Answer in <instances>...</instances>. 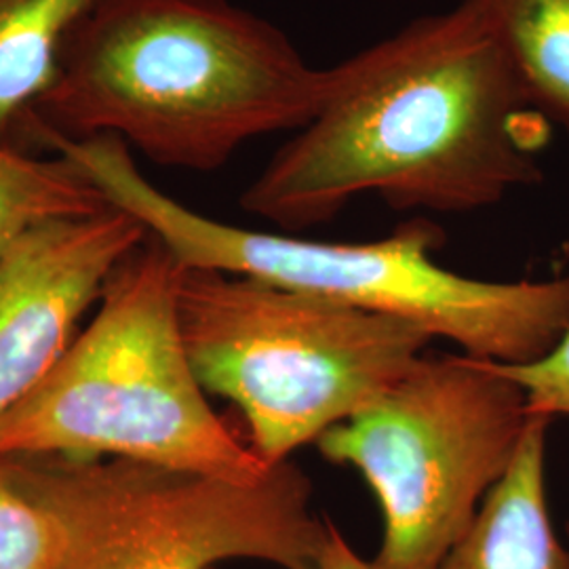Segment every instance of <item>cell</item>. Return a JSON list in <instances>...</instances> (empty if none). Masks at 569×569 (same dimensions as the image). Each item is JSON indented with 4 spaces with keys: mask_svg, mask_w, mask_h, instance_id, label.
<instances>
[{
    "mask_svg": "<svg viewBox=\"0 0 569 569\" xmlns=\"http://www.w3.org/2000/svg\"><path fill=\"white\" fill-rule=\"evenodd\" d=\"M178 315L201 387L239 407L266 467L378 401L432 340L397 317L183 266Z\"/></svg>",
    "mask_w": 569,
    "mask_h": 569,
    "instance_id": "obj_5",
    "label": "cell"
},
{
    "mask_svg": "<svg viewBox=\"0 0 569 569\" xmlns=\"http://www.w3.org/2000/svg\"><path fill=\"white\" fill-rule=\"evenodd\" d=\"M148 232L117 207L28 230L0 258V418L41 385Z\"/></svg>",
    "mask_w": 569,
    "mask_h": 569,
    "instance_id": "obj_8",
    "label": "cell"
},
{
    "mask_svg": "<svg viewBox=\"0 0 569 569\" xmlns=\"http://www.w3.org/2000/svg\"><path fill=\"white\" fill-rule=\"evenodd\" d=\"M326 91L327 68L230 0H96L61 44L30 142L110 136L207 173L251 140L302 129Z\"/></svg>",
    "mask_w": 569,
    "mask_h": 569,
    "instance_id": "obj_2",
    "label": "cell"
},
{
    "mask_svg": "<svg viewBox=\"0 0 569 569\" xmlns=\"http://www.w3.org/2000/svg\"><path fill=\"white\" fill-rule=\"evenodd\" d=\"M319 569H371V566L359 552H355L346 542L345 536L331 526L326 549L319 559Z\"/></svg>",
    "mask_w": 569,
    "mask_h": 569,
    "instance_id": "obj_15",
    "label": "cell"
},
{
    "mask_svg": "<svg viewBox=\"0 0 569 569\" xmlns=\"http://www.w3.org/2000/svg\"><path fill=\"white\" fill-rule=\"evenodd\" d=\"M44 148L77 164L108 203L133 216L183 268L251 277L397 317L500 366L536 363L569 331V272L509 283L465 277L435 260L443 232L428 220L367 243L249 230L164 194L119 138L47 136Z\"/></svg>",
    "mask_w": 569,
    "mask_h": 569,
    "instance_id": "obj_3",
    "label": "cell"
},
{
    "mask_svg": "<svg viewBox=\"0 0 569 569\" xmlns=\"http://www.w3.org/2000/svg\"><path fill=\"white\" fill-rule=\"evenodd\" d=\"M60 550L56 515L0 462V569H56Z\"/></svg>",
    "mask_w": 569,
    "mask_h": 569,
    "instance_id": "obj_13",
    "label": "cell"
},
{
    "mask_svg": "<svg viewBox=\"0 0 569 569\" xmlns=\"http://www.w3.org/2000/svg\"><path fill=\"white\" fill-rule=\"evenodd\" d=\"M566 531H568V538H569V519H568V526H566Z\"/></svg>",
    "mask_w": 569,
    "mask_h": 569,
    "instance_id": "obj_16",
    "label": "cell"
},
{
    "mask_svg": "<svg viewBox=\"0 0 569 569\" xmlns=\"http://www.w3.org/2000/svg\"><path fill=\"white\" fill-rule=\"evenodd\" d=\"M488 21L529 106L569 136V0H467Z\"/></svg>",
    "mask_w": 569,
    "mask_h": 569,
    "instance_id": "obj_11",
    "label": "cell"
},
{
    "mask_svg": "<svg viewBox=\"0 0 569 569\" xmlns=\"http://www.w3.org/2000/svg\"><path fill=\"white\" fill-rule=\"evenodd\" d=\"M533 117L488 21L462 0L327 68L319 110L239 203L287 234L363 194L399 211H479L540 182L549 122Z\"/></svg>",
    "mask_w": 569,
    "mask_h": 569,
    "instance_id": "obj_1",
    "label": "cell"
},
{
    "mask_svg": "<svg viewBox=\"0 0 569 569\" xmlns=\"http://www.w3.org/2000/svg\"><path fill=\"white\" fill-rule=\"evenodd\" d=\"M108 199L60 154L37 159L0 142V258L37 226L102 213Z\"/></svg>",
    "mask_w": 569,
    "mask_h": 569,
    "instance_id": "obj_12",
    "label": "cell"
},
{
    "mask_svg": "<svg viewBox=\"0 0 569 569\" xmlns=\"http://www.w3.org/2000/svg\"><path fill=\"white\" fill-rule=\"evenodd\" d=\"M93 2L0 0V142H30V121L58 74L61 44Z\"/></svg>",
    "mask_w": 569,
    "mask_h": 569,
    "instance_id": "obj_10",
    "label": "cell"
},
{
    "mask_svg": "<svg viewBox=\"0 0 569 569\" xmlns=\"http://www.w3.org/2000/svg\"><path fill=\"white\" fill-rule=\"evenodd\" d=\"M0 462L56 515V569H213L232 559L319 569L331 531L315 512L308 475L291 460L256 483L129 460Z\"/></svg>",
    "mask_w": 569,
    "mask_h": 569,
    "instance_id": "obj_6",
    "label": "cell"
},
{
    "mask_svg": "<svg viewBox=\"0 0 569 569\" xmlns=\"http://www.w3.org/2000/svg\"><path fill=\"white\" fill-rule=\"evenodd\" d=\"M500 367L526 390L531 416L550 420L569 416V331L545 359L529 366Z\"/></svg>",
    "mask_w": 569,
    "mask_h": 569,
    "instance_id": "obj_14",
    "label": "cell"
},
{
    "mask_svg": "<svg viewBox=\"0 0 569 569\" xmlns=\"http://www.w3.org/2000/svg\"><path fill=\"white\" fill-rule=\"evenodd\" d=\"M182 264L152 234L103 287L100 312L0 418V460H129L237 483L272 467L213 411L178 315Z\"/></svg>",
    "mask_w": 569,
    "mask_h": 569,
    "instance_id": "obj_4",
    "label": "cell"
},
{
    "mask_svg": "<svg viewBox=\"0 0 569 569\" xmlns=\"http://www.w3.org/2000/svg\"><path fill=\"white\" fill-rule=\"evenodd\" d=\"M529 422L526 390L498 363L422 355L315 446L359 470L378 498L385 533L371 569H437L509 470Z\"/></svg>",
    "mask_w": 569,
    "mask_h": 569,
    "instance_id": "obj_7",
    "label": "cell"
},
{
    "mask_svg": "<svg viewBox=\"0 0 569 569\" xmlns=\"http://www.w3.org/2000/svg\"><path fill=\"white\" fill-rule=\"evenodd\" d=\"M550 418L531 416L505 477L437 569H569L552 528L547 488Z\"/></svg>",
    "mask_w": 569,
    "mask_h": 569,
    "instance_id": "obj_9",
    "label": "cell"
}]
</instances>
